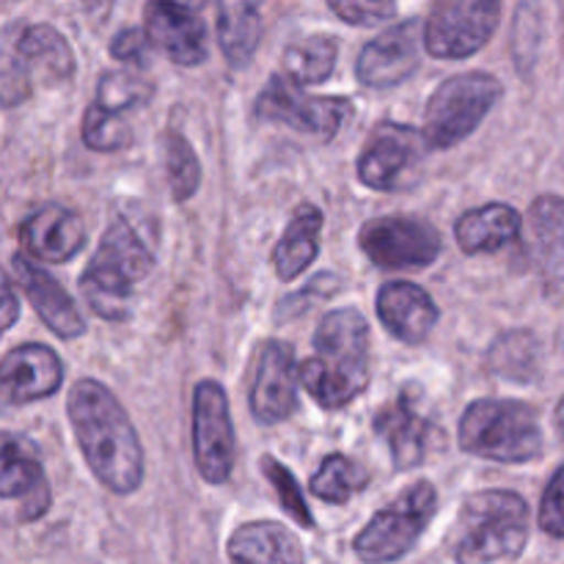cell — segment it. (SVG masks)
<instances>
[{
	"mask_svg": "<svg viewBox=\"0 0 564 564\" xmlns=\"http://www.w3.org/2000/svg\"><path fill=\"white\" fill-rule=\"evenodd\" d=\"M438 512V494L430 479H419L380 512L352 540V551L364 564H391L413 551Z\"/></svg>",
	"mask_w": 564,
	"mask_h": 564,
	"instance_id": "cell-7",
	"label": "cell"
},
{
	"mask_svg": "<svg viewBox=\"0 0 564 564\" xmlns=\"http://www.w3.org/2000/svg\"><path fill=\"white\" fill-rule=\"evenodd\" d=\"M427 147L424 132L383 121L364 143L358 158V180L372 191H402L419 176Z\"/></svg>",
	"mask_w": 564,
	"mask_h": 564,
	"instance_id": "cell-13",
	"label": "cell"
},
{
	"mask_svg": "<svg viewBox=\"0 0 564 564\" xmlns=\"http://www.w3.org/2000/svg\"><path fill=\"white\" fill-rule=\"evenodd\" d=\"M540 350L538 341L529 330H512V334L501 336L496 347L490 350V367L501 375V378L518 380V383H529L538 375Z\"/></svg>",
	"mask_w": 564,
	"mask_h": 564,
	"instance_id": "cell-31",
	"label": "cell"
},
{
	"mask_svg": "<svg viewBox=\"0 0 564 564\" xmlns=\"http://www.w3.org/2000/svg\"><path fill=\"white\" fill-rule=\"evenodd\" d=\"M193 460L207 485H226L237 463V435L226 389L202 380L193 389Z\"/></svg>",
	"mask_w": 564,
	"mask_h": 564,
	"instance_id": "cell-9",
	"label": "cell"
},
{
	"mask_svg": "<svg viewBox=\"0 0 564 564\" xmlns=\"http://www.w3.org/2000/svg\"><path fill=\"white\" fill-rule=\"evenodd\" d=\"M369 485V471L358 460L347 455H328L319 466V471L314 474L308 490L312 496H317L319 501H328V505H347L356 494H361Z\"/></svg>",
	"mask_w": 564,
	"mask_h": 564,
	"instance_id": "cell-29",
	"label": "cell"
},
{
	"mask_svg": "<svg viewBox=\"0 0 564 564\" xmlns=\"http://www.w3.org/2000/svg\"><path fill=\"white\" fill-rule=\"evenodd\" d=\"M72 433L94 479L116 496H130L143 482V446L119 397L94 378L72 383L66 397Z\"/></svg>",
	"mask_w": 564,
	"mask_h": 564,
	"instance_id": "cell-1",
	"label": "cell"
},
{
	"mask_svg": "<svg viewBox=\"0 0 564 564\" xmlns=\"http://www.w3.org/2000/svg\"><path fill=\"white\" fill-rule=\"evenodd\" d=\"M154 86L141 75V72L132 69H116L105 72L99 77L97 86V105L102 110H110V113L121 116L132 108H141L152 99Z\"/></svg>",
	"mask_w": 564,
	"mask_h": 564,
	"instance_id": "cell-32",
	"label": "cell"
},
{
	"mask_svg": "<svg viewBox=\"0 0 564 564\" xmlns=\"http://www.w3.org/2000/svg\"><path fill=\"white\" fill-rule=\"evenodd\" d=\"M372 427L389 446L397 471H411L422 466L435 435V424L419 408L416 397L408 391L380 408L378 416L372 419Z\"/></svg>",
	"mask_w": 564,
	"mask_h": 564,
	"instance_id": "cell-18",
	"label": "cell"
},
{
	"mask_svg": "<svg viewBox=\"0 0 564 564\" xmlns=\"http://www.w3.org/2000/svg\"><path fill=\"white\" fill-rule=\"evenodd\" d=\"M538 521L545 534L564 540V466L556 468L554 477L545 485L543 499H540Z\"/></svg>",
	"mask_w": 564,
	"mask_h": 564,
	"instance_id": "cell-35",
	"label": "cell"
},
{
	"mask_svg": "<svg viewBox=\"0 0 564 564\" xmlns=\"http://www.w3.org/2000/svg\"><path fill=\"white\" fill-rule=\"evenodd\" d=\"M424 22L411 17L405 22L380 31L372 42L364 44L358 53V80L367 88H394L405 83L422 64Z\"/></svg>",
	"mask_w": 564,
	"mask_h": 564,
	"instance_id": "cell-14",
	"label": "cell"
},
{
	"mask_svg": "<svg viewBox=\"0 0 564 564\" xmlns=\"http://www.w3.org/2000/svg\"><path fill=\"white\" fill-rule=\"evenodd\" d=\"M352 105L345 97H314L286 75H273L257 97V116L286 124L314 141H334Z\"/></svg>",
	"mask_w": 564,
	"mask_h": 564,
	"instance_id": "cell-10",
	"label": "cell"
},
{
	"mask_svg": "<svg viewBox=\"0 0 564 564\" xmlns=\"http://www.w3.org/2000/svg\"><path fill=\"white\" fill-rule=\"evenodd\" d=\"M554 422H556V430H560V435L564 438V397L560 400V405H556Z\"/></svg>",
	"mask_w": 564,
	"mask_h": 564,
	"instance_id": "cell-39",
	"label": "cell"
},
{
	"mask_svg": "<svg viewBox=\"0 0 564 564\" xmlns=\"http://www.w3.org/2000/svg\"><path fill=\"white\" fill-rule=\"evenodd\" d=\"M0 383H3V397L9 405L47 400L64 386V364L53 347L28 341L3 356Z\"/></svg>",
	"mask_w": 564,
	"mask_h": 564,
	"instance_id": "cell-19",
	"label": "cell"
},
{
	"mask_svg": "<svg viewBox=\"0 0 564 564\" xmlns=\"http://www.w3.org/2000/svg\"><path fill=\"white\" fill-rule=\"evenodd\" d=\"M0 499L6 505L20 501L17 521L28 523L44 516L50 507V485L44 477L42 460L25 438L3 435V474H0Z\"/></svg>",
	"mask_w": 564,
	"mask_h": 564,
	"instance_id": "cell-22",
	"label": "cell"
},
{
	"mask_svg": "<svg viewBox=\"0 0 564 564\" xmlns=\"http://www.w3.org/2000/svg\"><path fill=\"white\" fill-rule=\"evenodd\" d=\"M460 521L457 564L518 560L529 543V505L512 490H479L468 496Z\"/></svg>",
	"mask_w": 564,
	"mask_h": 564,
	"instance_id": "cell-5",
	"label": "cell"
},
{
	"mask_svg": "<svg viewBox=\"0 0 564 564\" xmlns=\"http://www.w3.org/2000/svg\"><path fill=\"white\" fill-rule=\"evenodd\" d=\"M83 143L94 152H121L132 143V130L121 116L102 110L94 102L83 116Z\"/></svg>",
	"mask_w": 564,
	"mask_h": 564,
	"instance_id": "cell-33",
	"label": "cell"
},
{
	"mask_svg": "<svg viewBox=\"0 0 564 564\" xmlns=\"http://www.w3.org/2000/svg\"><path fill=\"white\" fill-rule=\"evenodd\" d=\"M20 240L28 251L47 264L75 259L86 246V224L66 204H44L33 209L20 226Z\"/></svg>",
	"mask_w": 564,
	"mask_h": 564,
	"instance_id": "cell-21",
	"label": "cell"
},
{
	"mask_svg": "<svg viewBox=\"0 0 564 564\" xmlns=\"http://www.w3.org/2000/svg\"><path fill=\"white\" fill-rule=\"evenodd\" d=\"M358 246L372 264L383 270L430 268L444 251L438 229L411 215L372 218L358 231Z\"/></svg>",
	"mask_w": 564,
	"mask_h": 564,
	"instance_id": "cell-12",
	"label": "cell"
},
{
	"mask_svg": "<svg viewBox=\"0 0 564 564\" xmlns=\"http://www.w3.org/2000/svg\"><path fill=\"white\" fill-rule=\"evenodd\" d=\"M154 270V253L127 220L105 229L91 262L80 275V292L97 317L127 323L132 317V290Z\"/></svg>",
	"mask_w": 564,
	"mask_h": 564,
	"instance_id": "cell-3",
	"label": "cell"
},
{
	"mask_svg": "<svg viewBox=\"0 0 564 564\" xmlns=\"http://www.w3.org/2000/svg\"><path fill=\"white\" fill-rule=\"evenodd\" d=\"M301 367L286 341L270 339L259 350L251 383V413L259 424H281L297 411Z\"/></svg>",
	"mask_w": 564,
	"mask_h": 564,
	"instance_id": "cell-15",
	"label": "cell"
},
{
	"mask_svg": "<svg viewBox=\"0 0 564 564\" xmlns=\"http://www.w3.org/2000/svg\"><path fill=\"white\" fill-rule=\"evenodd\" d=\"M317 356L301 364V386L325 411H339L369 386V323L358 308H334L314 334Z\"/></svg>",
	"mask_w": 564,
	"mask_h": 564,
	"instance_id": "cell-2",
	"label": "cell"
},
{
	"mask_svg": "<svg viewBox=\"0 0 564 564\" xmlns=\"http://www.w3.org/2000/svg\"><path fill=\"white\" fill-rule=\"evenodd\" d=\"M262 11L257 3L218 6V42L231 66H248L262 42Z\"/></svg>",
	"mask_w": 564,
	"mask_h": 564,
	"instance_id": "cell-27",
	"label": "cell"
},
{
	"mask_svg": "<svg viewBox=\"0 0 564 564\" xmlns=\"http://www.w3.org/2000/svg\"><path fill=\"white\" fill-rule=\"evenodd\" d=\"M330 11L336 17L347 22V25H375V22L391 20L397 14L394 3H361V0H347V3H339L334 0L330 3Z\"/></svg>",
	"mask_w": 564,
	"mask_h": 564,
	"instance_id": "cell-36",
	"label": "cell"
},
{
	"mask_svg": "<svg viewBox=\"0 0 564 564\" xmlns=\"http://www.w3.org/2000/svg\"><path fill=\"white\" fill-rule=\"evenodd\" d=\"M231 564H306L295 532L275 521L242 523L226 543Z\"/></svg>",
	"mask_w": 564,
	"mask_h": 564,
	"instance_id": "cell-24",
	"label": "cell"
},
{
	"mask_svg": "<svg viewBox=\"0 0 564 564\" xmlns=\"http://www.w3.org/2000/svg\"><path fill=\"white\" fill-rule=\"evenodd\" d=\"M11 270H14L22 295L28 297V303L36 308L42 323L58 339H77V336L86 334V317H83L77 303L72 301V295L61 286L55 275H50L47 270L33 264L22 253L11 257Z\"/></svg>",
	"mask_w": 564,
	"mask_h": 564,
	"instance_id": "cell-20",
	"label": "cell"
},
{
	"mask_svg": "<svg viewBox=\"0 0 564 564\" xmlns=\"http://www.w3.org/2000/svg\"><path fill=\"white\" fill-rule=\"evenodd\" d=\"M149 44L152 42H149L147 31H138V28H124V31L116 33L113 42H110V55H113L116 61H124V64H141L143 53H147Z\"/></svg>",
	"mask_w": 564,
	"mask_h": 564,
	"instance_id": "cell-37",
	"label": "cell"
},
{
	"mask_svg": "<svg viewBox=\"0 0 564 564\" xmlns=\"http://www.w3.org/2000/svg\"><path fill=\"white\" fill-rule=\"evenodd\" d=\"M17 317H20V303H17L14 281L6 275L3 279V330H9L11 325L17 323Z\"/></svg>",
	"mask_w": 564,
	"mask_h": 564,
	"instance_id": "cell-38",
	"label": "cell"
},
{
	"mask_svg": "<svg viewBox=\"0 0 564 564\" xmlns=\"http://www.w3.org/2000/svg\"><path fill=\"white\" fill-rule=\"evenodd\" d=\"M460 449L474 457L521 466L543 457V427L532 405L521 400H474L457 427Z\"/></svg>",
	"mask_w": 564,
	"mask_h": 564,
	"instance_id": "cell-4",
	"label": "cell"
},
{
	"mask_svg": "<svg viewBox=\"0 0 564 564\" xmlns=\"http://www.w3.org/2000/svg\"><path fill=\"white\" fill-rule=\"evenodd\" d=\"M165 152V176H169L171 198L180 204L191 202L193 193L202 185V163H198L196 149L191 147L182 132L169 130L163 141Z\"/></svg>",
	"mask_w": 564,
	"mask_h": 564,
	"instance_id": "cell-30",
	"label": "cell"
},
{
	"mask_svg": "<svg viewBox=\"0 0 564 564\" xmlns=\"http://www.w3.org/2000/svg\"><path fill=\"white\" fill-rule=\"evenodd\" d=\"M262 474L268 477V482L273 485V494L279 499L281 510L303 529H314V516L308 510V501L303 496V488L297 485L295 474L290 471L286 466H281L273 455L262 457Z\"/></svg>",
	"mask_w": 564,
	"mask_h": 564,
	"instance_id": "cell-34",
	"label": "cell"
},
{
	"mask_svg": "<svg viewBox=\"0 0 564 564\" xmlns=\"http://www.w3.org/2000/svg\"><path fill=\"white\" fill-rule=\"evenodd\" d=\"M336 58H339V42L328 33H312L297 42H292L284 50V75L295 80L297 86H314V83H325L336 69Z\"/></svg>",
	"mask_w": 564,
	"mask_h": 564,
	"instance_id": "cell-28",
	"label": "cell"
},
{
	"mask_svg": "<svg viewBox=\"0 0 564 564\" xmlns=\"http://www.w3.org/2000/svg\"><path fill=\"white\" fill-rule=\"evenodd\" d=\"M39 72L47 83H61L75 75V53L58 28L47 22L22 25L3 53V102L17 105L31 91V75Z\"/></svg>",
	"mask_w": 564,
	"mask_h": 564,
	"instance_id": "cell-8",
	"label": "cell"
},
{
	"mask_svg": "<svg viewBox=\"0 0 564 564\" xmlns=\"http://www.w3.org/2000/svg\"><path fill=\"white\" fill-rule=\"evenodd\" d=\"M527 253L543 295L564 303V196H538L527 215Z\"/></svg>",
	"mask_w": 564,
	"mask_h": 564,
	"instance_id": "cell-16",
	"label": "cell"
},
{
	"mask_svg": "<svg viewBox=\"0 0 564 564\" xmlns=\"http://www.w3.org/2000/svg\"><path fill=\"white\" fill-rule=\"evenodd\" d=\"M378 317L394 339L419 345L438 323L441 312L433 295L413 281H389L378 292Z\"/></svg>",
	"mask_w": 564,
	"mask_h": 564,
	"instance_id": "cell-23",
	"label": "cell"
},
{
	"mask_svg": "<svg viewBox=\"0 0 564 564\" xmlns=\"http://www.w3.org/2000/svg\"><path fill=\"white\" fill-rule=\"evenodd\" d=\"M505 86L488 72H460L441 83L424 110V138L433 149H452L471 138L499 105Z\"/></svg>",
	"mask_w": 564,
	"mask_h": 564,
	"instance_id": "cell-6",
	"label": "cell"
},
{
	"mask_svg": "<svg viewBox=\"0 0 564 564\" xmlns=\"http://www.w3.org/2000/svg\"><path fill=\"white\" fill-rule=\"evenodd\" d=\"M149 42L180 66H198L207 58V25L196 6L152 0L143 9Z\"/></svg>",
	"mask_w": 564,
	"mask_h": 564,
	"instance_id": "cell-17",
	"label": "cell"
},
{
	"mask_svg": "<svg viewBox=\"0 0 564 564\" xmlns=\"http://www.w3.org/2000/svg\"><path fill=\"white\" fill-rule=\"evenodd\" d=\"M523 231V218L510 204H485L463 213L455 220V240L463 253H496L505 246L516 242Z\"/></svg>",
	"mask_w": 564,
	"mask_h": 564,
	"instance_id": "cell-25",
	"label": "cell"
},
{
	"mask_svg": "<svg viewBox=\"0 0 564 564\" xmlns=\"http://www.w3.org/2000/svg\"><path fill=\"white\" fill-rule=\"evenodd\" d=\"M499 17L496 0H444L424 20V50L444 61L471 58L494 39Z\"/></svg>",
	"mask_w": 564,
	"mask_h": 564,
	"instance_id": "cell-11",
	"label": "cell"
},
{
	"mask_svg": "<svg viewBox=\"0 0 564 564\" xmlns=\"http://www.w3.org/2000/svg\"><path fill=\"white\" fill-rule=\"evenodd\" d=\"M323 209L314 204H301L286 224L284 235L273 248V268L281 281H295L306 273L319 253V235H323Z\"/></svg>",
	"mask_w": 564,
	"mask_h": 564,
	"instance_id": "cell-26",
	"label": "cell"
}]
</instances>
